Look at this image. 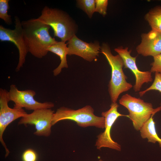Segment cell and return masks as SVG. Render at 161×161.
I'll return each mask as SVG.
<instances>
[{
  "label": "cell",
  "mask_w": 161,
  "mask_h": 161,
  "mask_svg": "<svg viewBox=\"0 0 161 161\" xmlns=\"http://www.w3.org/2000/svg\"><path fill=\"white\" fill-rule=\"evenodd\" d=\"M119 106L117 102L112 103L110 108L101 113L102 116L105 119V130L97 137L95 145L98 149L106 147L119 151L121 150V145L112 139L110 134L113 125L119 117L126 116L129 117L128 115H123L118 112Z\"/></svg>",
  "instance_id": "cell-7"
},
{
  "label": "cell",
  "mask_w": 161,
  "mask_h": 161,
  "mask_svg": "<svg viewBox=\"0 0 161 161\" xmlns=\"http://www.w3.org/2000/svg\"><path fill=\"white\" fill-rule=\"evenodd\" d=\"M154 61L151 64L150 71L151 72L161 73V54L153 57Z\"/></svg>",
  "instance_id": "cell-22"
},
{
  "label": "cell",
  "mask_w": 161,
  "mask_h": 161,
  "mask_svg": "<svg viewBox=\"0 0 161 161\" xmlns=\"http://www.w3.org/2000/svg\"><path fill=\"white\" fill-rule=\"evenodd\" d=\"M153 114L151 117L144 124L140 130L141 137L143 139H147L148 142L155 143L158 142L159 146L161 148V138L157 133L155 123Z\"/></svg>",
  "instance_id": "cell-15"
},
{
  "label": "cell",
  "mask_w": 161,
  "mask_h": 161,
  "mask_svg": "<svg viewBox=\"0 0 161 161\" xmlns=\"http://www.w3.org/2000/svg\"><path fill=\"white\" fill-rule=\"evenodd\" d=\"M65 42L57 41L56 43L49 46L47 49L48 52H51L58 56L61 62L58 66L53 71L54 76H56L59 74L62 69L68 68L66 55H68V49Z\"/></svg>",
  "instance_id": "cell-14"
},
{
  "label": "cell",
  "mask_w": 161,
  "mask_h": 161,
  "mask_svg": "<svg viewBox=\"0 0 161 161\" xmlns=\"http://www.w3.org/2000/svg\"><path fill=\"white\" fill-rule=\"evenodd\" d=\"M94 112L93 108L89 105L77 110L61 107L58 109L54 113L52 125L53 126L61 120H70L75 122L81 127L94 126L98 128L104 129V118L102 116L95 115Z\"/></svg>",
  "instance_id": "cell-4"
},
{
  "label": "cell",
  "mask_w": 161,
  "mask_h": 161,
  "mask_svg": "<svg viewBox=\"0 0 161 161\" xmlns=\"http://www.w3.org/2000/svg\"><path fill=\"white\" fill-rule=\"evenodd\" d=\"M68 55H75L89 61H97L101 47L99 42L87 43L73 35L68 41L67 44Z\"/></svg>",
  "instance_id": "cell-12"
},
{
  "label": "cell",
  "mask_w": 161,
  "mask_h": 161,
  "mask_svg": "<svg viewBox=\"0 0 161 161\" xmlns=\"http://www.w3.org/2000/svg\"><path fill=\"white\" fill-rule=\"evenodd\" d=\"M78 6L87 14L89 18H91L95 12V0H78L77 1Z\"/></svg>",
  "instance_id": "cell-17"
},
{
  "label": "cell",
  "mask_w": 161,
  "mask_h": 161,
  "mask_svg": "<svg viewBox=\"0 0 161 161\" xmlns=\"http://www.w3.org/2000/svg\"><path fill=\"white\" fill-rule=\"evenodd\" d=\"M101 51L105 56L111 69V76L108 84V91L112 103L117 102L120 94L131 89L132 85L126 81L127 76L123 69V60L118 55H114L108 45L103 43Z\"/></svg>",
  "instance_id": "cell-2"
},
{
  "label": "cell",
  "mask_w": 161,
  "mask_h": 161,
  "mask_svg": "<svg viewBox=\"0 0 161 161\" xmlns=\"http://www.w3.org/2000/svg\"><path fill=\"white\" fill-rule=\"evenodd\" d=\"M15 28L10 29L0 25V40L1 41H8L13 43L17 47L19 52V60L16 69L18 71L25 63L28 49L24 36L23 29L19 18H15Z\"/></svg>",
  "instance_id": "cell-6"
},
{
  "label": "cell",
  "mask_w": 161,
  "mask_h": 161,
  "mask_svg": "<svg viewBox=\"0 0 161 161\" xmlns=\"http://www.w3.org/2000/svg\"><path fill=\"white\" fill-rule=\"evenodd\" d=\"M151 90H157L161 92V73H155L154 79L152 85L146 89L140 92L139 95L142 97L147 92Z\"/></svg>",
  "instance_id": "cell-19"
},
{
  "label": "cell",
  "mask_w": 161,
  "mask_h": 161,
  "mask_svg": "<svg viewBox=\"0 0 161 161\" xmlns=\"http://www.w3.org/2000/svg\"><path fill=\"white\" fill-rule=\"evenodd\" d=\"M8 92L5 89H0V141L6 151L5 157L9 155L10 151L3 139L4 132L11 123L27 114L23 109H12L8 106Z\"/></svg>",
  "instance_id": "cell-10"
},
{
  "label": "cell",
  "mask_w": 161,
  "mask_h": 161,
  "mask_svg": "<svg viewBox=\"0 0 161 161\" xmlns=\"http://www.w3.org/2000/svg\"><path fill=\"white\" fill-rule=\"evenodd\" d=\"M145 18L151 30L161 33V6H156L151 9L145 14Z\"/></svg>",
  "instance_id": "cell-16"
},
{
  "label": "cell",
  "mask_w": 161,
  "mask_h": 161,
  "mask_svg": "<svg viewBox=\"0 0 161 161\" xmlns=\"http://www.w3.org/2000/svg\"><path fill=\"white\" fill-rule=\"evenodd\" d=\"M51 109H37L27 114L19 121V124L33 125L36 129L34 134L38 136H49L51 132L52 120L54 113Z\"/></svg>",
  "instance_id": "cell-9"
},
{
  "label": "cell",
  "mask_w": 161,
  "mask_h": 161,
  "mask_svg": "<svg viewBox=\"0 0 161 161\" xmlns=\"http://www.w3.org/2000/svg\"><path fill=\"white\" fill-rule=\"evenodd\" d=\"M108 2L107 0H96L95 12L105 16L107 13Z\"/></svg>",
  "instance_id": "cell-20"
},
{
  "label": "cell",
  "mask_w": 161,
  "mask_h": 161,
  "mask_svg": "<svg viewBox=\"0 0 161 161\" xmlns=\"http://www.w3.org/2000/svg\"><path fill=\"white\" fill-rule=\"evenodd\" d=\"M35 92L31 89L20 90L16 85L10 86L8 92L9 101L14 103V108L22 109L33 111L41 109H51L54 106V104L50 102L43 103L36 101L34 98Z\"/></svg>",
  "instance_id": "cell-8"
},
{
  "label": "cell",
  "mask_w": 161,
  "mask_h": 161,
  "mask_svg": "<svg viewBox=\"0 0 161 161\" xmlns=\"http://www.w3.org/2000/svg\"><path fill=\"white\" fill-rule=\"evenodd\" d=\"M21 24L29 52L36 58L46 56L48 48L57 41L49 34L50 27L37 18L22 21Z\"/></svg>",
  "instance_id": "cell-1"
},
{
  "label": "cell",
  "mask_w": 161,
  "mask_h": 161,
  "mask_svg": "<svg viewBox=\"0 0 161 161\" xmlns=\"http://www.w3.org/2000/svg\"><path fill=\"white\" fill-rule=\"evenodd\" d=\"M98 161H104L101 159H100Z\"/></svg>",
  "instance_id": "cell-23"
},
{
  "label": "cell",
  "mask_w": 161,
  "mask_h": 161,
  "mask_svg": "<svg viewBox=\"0 0 161 161\" xmlns=\"http://www.w3.org/2000/svg\"><path fill=\"white\" fill-rule=\"evenodd\" d=\"M9 0H0V18L2 19L7 24L12 23L11 17L8 14V10L10 7Z\"/></svg>",
  "instance_id": "cell-18"
},
{
  "label": "cell",
  "mask_w": 161,
  "mask_h": 161,
  "mask_svg": "<svg viewBox=\"0 0 161 161\" xmlns=\"http://www.w3.org/2000/svg\"><path fill=\"white\" fill-rule=\"evenodd\" d=\"M141 42L136 47L139 54L144 56L153 57L161 54V33L151 30L141 35Z\"/></svg>",
  "instance_id": "cell-13"
},
{
  "label": "cell",
  "mask_w": 161,
  "mask_h": 161,
  "mask_svg": "<svg viewBox=\"0 0 161 161\" xmlns=\"http://www.w3.org/2000/svg\"><path fill=\"white\" fill-rule=\"evenodd\" d=\"M115 51L122 58L124 68L130 69L134 74L135 83L133 86L135 92L139 91L144 83H148L153 80L151 72L150 71H142L139 70L136 64L137 56L133 57L131 55V50H128V48L118 47L114 49Z\"/></svg>",
  "instance_id": "cell-11"
},
{
  "label": "cell",
  "mask_w": 161,
  "mask_h": 161,
  "mask_svg": "<svg viewBox=\"0 0 161 161\" xmlns=\"http://www.w3.org/2000/svg\"><path fill=\"white\" fill-rule=\"evenodd\" d=\"M119 103L128 109L129 118L137 131L140 130L153 114L161 110V106L154 109L151 103L145 102L128 94L123 95L119 100Z\"/></svg>",
  "instance_id": "cell-5"
},
{
  "label": "cell",
  "mask_w": 161,
  "mask_h": 161,
  "mask_svg": "<svg viewBox=\"0 0 161 161\" xmlns=\"http://www.w3.org/2000/svg\"><path fill=\"white\" fill-rule=\"evenodd\" d=\"M37 153L34 150L29 148L26 150L22 155V161H37Z\"/></svg>",
  "instance_id": "cell-21"
},
{
  "label": "cell",
  "mask_w": 161,
  "mask_h": 161,
  "mask_svg": "<svg viewBox=\"0 0 161 161\" xmlns=\"http://www.w3.org/2000/svg\"><path fill=\"white\" fill-rule=\"evenodd\" d=\"M39 20L52 27L54 36L66 42L75 35L76 27L69 16L60 10L45 6L41 11Z\"/></svg>",
  "instance_id": "cell-3"
}]
</instances>
